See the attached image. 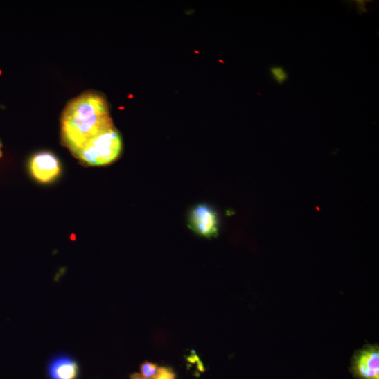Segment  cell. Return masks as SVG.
Here are the masks:
<instances>
[{
    "label": "cell",
    "mask_w": 379,
    "mask_h": 379,
    "mask_svg": "<svg viewBox=\"0 0 379 379\" xmlns=\"http://www.w3.org/2000/svg\"><path fill=\"white\" fill-rule=\"evenodd\" d=\"M114 127L109 107L100 94L87 92L72 100L62 118V136L65 146L76 154L90 140Z\"/></svg>",
    "instance_id": "1"
},
{
    "label": "cell",
    "mask_w": 379,
    "mask_h": 379,
    "mask_svg": "<svg viewBox=\"0 0 379 379\" xmlns=\"http://www.w3.org/2000/svg\"><path fill=\"white\" fill-rule=\"evenodd\" d=\"M123 150V139L114 127L90 140L74 155L91 167L110 165L118 159Z\"/></svg>",
    "instance_id": "2"
},
{
    "label": "cell",
    "mask_w": 379,
    "mask_h": 379,
    "mask_svg": "<svg viewBox=\"0 0 379 379\" xmlns=\"http://www.w3.org/2000/svg\"><path fill=\"white\" fill-rule=\"evenodd\" d=\"M191 230L199 236L210 239L219 233V218L212 207L205 204L194 206L188 216Z\"/></svg>",
    "instance_id": "3"
},
{
    "label": "cell",
    "mask_w": 379,
    "mask_h": 379,
    "mask_svg": "<svg viewBox=\"0 0 379 379\" xmlns=\"http://www.w3.org/2000/svg\"><path fill=\"white\" fill-rule=\"evenodd\" d=\"M351 371L358 379H379V348L368 345L357 351L352 360Z\"/></svg>",
    "instance_id": "4"
},
{
    "label": "cell",
    "mask_w": 379,
    "mask_h": 379,
    "mask_svg": "<svg viewBox=\"0 0 379 379\" xmlns=\"http://www.w3.org/2000/svg\"><path fill=\"white\" fill-rule=\"evenodd\" d=\"M29 168L33 178L43 184L53 182L61 173L59 159L49 152L35 155L30 161Z\"/></svg>",
    "instance_id": "5"
},
{
    "label": "cell",
    "mask_w": 379,
    "mask_h": 379,
    "mask_svg": "<svg viewBox=\"0 0 379 379\" xmlns=\"http://www.w3.org/2000/svg\"><path fill=\"white\" fill-rule=\"evenodd\" d=\"M80 373L78 363L67 355L54 357L50 360L47 367L49 379H78Z\"/></svg>",
    "instance_id": "6"
},
{
    "label": "cell",
    "mask_w": 379,
    "mask_h": 379,
    "mask_svg": "<svg viewBox=\"0 0 379 379\" xmlns=\"http://www.w3.org/2000/svg\"><path fill=\"white\" fill-rule=\"evenodd\" d=\"M270 74L279 85H283L289 78L288 73L283 67L280 66H274L270 68Z\"/></svg>",
    "instance_id": "7"
},
{
    "label": "cell",
    "mask_w": 379,
    "mask_h": 379,
    "mask_svg": "<svg viewBox=\"0 0 379 379\" xmlns=\"http://www.w3.org/2000/svg\"><path fill=\"white\" fill-rule=\"evenodd\" d=\"M159 366L157 364L145 361L140 365L141 374L146 378H153L157 373Z\"/></svg>",
    "instance_id": "8"
},
{
    "label": "cell",
    "mask_w": 379,
    "mask_h": 379,
    "mask_svg": "<svg viewBox=\"0 0 379 379\" xmlns=\"http://www.w3.org/2000/svg\"><path fill=\"white\" fill-rule=\"evenodd\" d=\"M154 379H177V375L170 367H159Z\"/></svg>",
    "instance_id": "9"
},
{
    "label": "cell",
    "mask_w": 379,
    "mask_h": 379,
    "mask_svg": "<svg viewBox=\"0 0 379 379\" xmlns=\"http://www.w3.org/2000/svg\"><path fill=\"white\" fill-rule=\"evenodd\" d=\"M130 379H148L144 378L141 373H134L130 376Z\"/></svg>",
    "instance_id": "10"
},
{
    "label": "cell",
    "mask_w": 379,
    "mask_h": 379,
    "mask_svg": "<svg viewBox=\"0 0 379 379\" xmlns=\"http://www.w3.org/2000/svg\"><path fill=\"white\" fill-rule=\"evenodd\" d=\"M1 148H2V144H1V142H0V157H2V151H1Z\"/></svg>",
    "instance_id": "11"
},
{
    "label": "cell",
    "mask_w": 379,
    "mask_h": 379,
    "mask_svg": "<svg viewBox=\"0 0 379 379\" xmlns=\"http://www.w3.org/2000/svg\"><path fill=\"white\" fill-rule=\"evenodd\" d=\"M148 379H154V378H148Z\"/></svg>",
    "instance_id": "12"
}]
</instances>
